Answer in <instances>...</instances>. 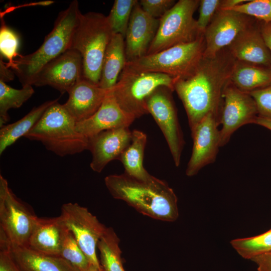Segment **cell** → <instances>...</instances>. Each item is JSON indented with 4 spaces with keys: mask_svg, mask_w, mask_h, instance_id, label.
Here are the masks:
<instances>
[{
    "mask_svg": "<svg viewBox=\"0 0 271 271\" xmlns=\"http://www.w3.org/2000/svg\"><path fill=\"white\" fill-rule=\"evenodd\" d=\"M235 61L227 47L215 56H203L191 72L177 78L174 91L184 106L191 131L209 113H221L223 92Z\"/></svg>",
    "mask_w": 271,
    "mask_h": 271,
    "instance_id": "6da1fadb",
    "label": "cell"
},
{
    "mask_svg": "<svg viewBox=\"0 0 271 271\" xmlns=\"http://www.w3.org/2000/svg\"><path fill=\"white\" fill-rule=\"evenodd\" d=\"M104 182L114 198L124 201L145 215L168 222L175 221L179 217L174 191L166 182L154 176L143 180L124 172L106 176Z\"/></svg>",
    "mask_w": 271,
    "mask_h": 271,
    "instance_id": "7a4b0ae2",
    "label": "cell"
},
{
    "mask_svg": "<svg viewBox=\"0 0 271 271\" xmlns=\"http://www.w3.org/2000/svg\"><path fill=\"white\" fill-rule=\"evenodd\" d=\"M81 13L79 3L74 0L61 11L52 31L34 52L19 56L13 70L22 87L31 85L36 75L46 64L71 48L72 39Z\"/></svg>",
    "mask_w": 271,
    "mask_h": 271,
    "instance_id": "3957f363",
    "label": "cell"
},
{
    "mask_svg": "<svg viewBox=\"0 0 271 271\" xmlns=\"http://www.w3.org/2000/svg\"><path fill=\"white\" fill-rule=\"evenodd\" d=\"M58 100L46 109L25 137L40 142L46 149L60 157L87 150L88 138L76 130V121Z\"/></svg>",
    "mask_w": 271,
    "mask_h": 271,
    "instance_id": "277c9868",
    "label": "cell"
},
{
    "mask_svg": "<svg viewBox=\"0 0 271 271\" xmlns=\"http://www.w3.org/2000/svg\"><path fill=\"white\" fill-rule=\"evenodd\" d=\"M113 35L107 16L96 12L80 15L71 48L82 58L84 79L98 85L105 50Z\"/></svg>",
    "mask_w": 271,
    "mask_h": 271,
    "instance_id": "5b68a950",
    "label": "cell"
},
{
    "mask_svg": "<svg viewBox=\"0 0 271 271\" xmlns=\"http://www.w3.org/2000/svg\"><path fill=\"white\" fill-rule=\"evenodd\" d=\"M176 79L163 73L138 71L125 65L111 91L120 107L137 119L149 113L146 101L150 95L162 86L174 91Z\"/></svg>",
    "mask_w": 271,
    "mask_h": 271,
    "instance_id": "8992f818",
    "label": "cell"
},
{
    "mask_svg": "<svg viewBox=\"0 0 271 271\" xmlns=\"http://www.w3.org/2000/svg\"><path fill=\"white\" fill-rule=\"evenodd\" d=\"M204 34L193 42L177 45L158 53L147 55L126 65L138 71L165 74L175 78L191 72L203 57Z\"/></svg>",
    "mask_w": 271,
    "mask_h": 271,
    "instance_id": "52a82bcc",
    "label": "cell"
},
{
    "mask_svg": "<svg viewBox=\"0 0 271 271\" xmlns=\"http://www.w3.org/2000/svg\"><path fill=\"white\" fill-rule=\"evenodd\" d=\"M199 3V0H179L176 2L160 19L156 35L147 55L193 42L203 35L199 32L197 20L193 17Z\"/></svg>",
    "mask_w": 271,
    "mask_h": 271,
    "instance_id": "ba28073f",
    "label": "cell"
},
{
    "mask_svg": "<svg viewBox=\"0 0 271 271\" xmlns=\"http://www.w3.org/2000/svg\"><path fill=\"white\" fill-rule=\"evenodd\" d=\"M38 217L19 199L0 175V240L27 247Z\"/></svg>",
    "mask_w": 271,
    "mask_h": 271,
    "instance_id": "9c48e42d",
    "label": "cell"
},
{
    "mask_svg": "<svg viewBox=\"0 0 271 271\" xmlns=\"http://www.w3.org/2000/svg\"><path fill=\"white\" fill-rule=\"evenodd\" d=\"M59 217L73 235L89 263L103 269L97 258L96 248L106 227L86 208L76 203L64 204Z\"/></svg>",
    "mask_w": 271,
    "mask_h": 271,
    "instance_id": "30bf717a",
    "label": "cell"
},
{
    "mask_svg": "<svg viewBox=\"0 0 271 271\" xmlns=\"http://www.w3.org/2000/svg\"><path fill=\"white\" fill-rule=\"evenodd\" d=\"M172 91L164 86L157 88L148 98L146 105L149 113L165 138L175 165L178 167L185 142L171 95Z\"/></svg>",
    "mask_w": 271,
    "mask_h": 271,
    "instance_id": "8fae6325",
    "label": "cell"
},
{
    "mask_svg": "<svg viewBox=\"0 0 271 271\" xmlns=\"http://www.w3.org/2000/svg\"><path fill=\"white\" fill-rule=\"evenodd\" d=\"M222 97L220 117V147L229 142L239 128L254 123L258 117L255 102L249 93L239 90L230 80L224 88Z\"/></svg>",
    "mask_w": 271,
    "mask_h": 271,
    "instance_id": "7c38bea8",
    "label": "cell"
},
{
    "mask_svg": "<svg viewBox=\"0 0 271 271\" xmlns=\"http://www.w3.org/2000/svg\"><path fill=\"white\" fill-rule=\"evenodd\" d=\"M83 78L82 56L77 51L70 49L41 69L31 85L50 86L64 94Z\"/></svg>",
    "mask_w": 271,
    "mask_h": 271,
    "instance_id": "4fadbf2b",
    "label": "cell"
},
{
    "mask_svg": "<svg viewBox=\"0 0 271 271\" xmlns=\"http://www.w3.org/2000/svg\"><path fill=\"white\" fill-rule=\"evenodd\" d=\"M220 113H209L191 131L193 145L186 170L187 176L196 175L216 160L220 148Z\"/></svg>",
    "mask_w": 271,
    "mask_h": 271,
    "instance_id": "5bb4252c",
    "label": "cell"
},
{
    "mask_svg": "<svg viewBox=\"0 0 271 271\" xmlns=\"http://www.w3.org/2000/svg\"><path fill=\"white\" fill-rule=\"evenodd\" d=\"M252 18L231 10H218L204 33V57L215 56L228 47L244 30L253 24Z\"/></svg>",
    "mask_w": 271,
    "mask_h": 271,
    "instance_id": "9a60e30c",
    "label": "cell"
},
{
    "mask_svg": "<svg viewBox=\"0 0 271 271\" xmlns=\"http://www.w3.org/2000/svg\"><path fill=\"white\" fill-rule=\"evenodd\" d=\"M160 19L154 18L141 7L134 6L124 41L126 62L140 59L147 54L158 30Z\"/></svg>",
    "mask_w": 271,
    "mask_h": 271,
    "instance_id": "2e32d148",
    "label": "cell"
},
{
    "mask_svg": "<svg viewBox=\"0 0 271 271\" xmlns=\"http://www.w3.org/2000/svg\"><path fill=\"white\" fill-rule=\"evenodd\" d=\"M131 134L129 127H121L104 130L89 138L87 150L92 156L91 169L100 173L110 161L118 160L129 145Z\"/></svg>",
    "mask_w": 271,
    "mask_h": 271,
    "instance_id": "e0dca14e",
    "label": "cell"
},
{
    "mask_svg": "<svg viewBox=\"0 0 271 271\" xmlns=\"http://www.w3.org/2000/svg\"><path fill=\"white\" fill-rule=\"evenodd\" d=\"M135 119L120 107L110 90L97 111L88 119L77 122L76 129L89 138L104 130L129 127Z\"/></svg>",
    "mask_w": 271,
    "mask_h": 271,
    "instance_id": "ac0fdd59",
    "label": "cell"
},
{
    "mask_svg": "<svg viewBox=\"0 0 271 271\" xmlns=\"http://www.w3.org/2000/svg\"><path fill=\"white\" fill-rule=\"evenodd\" d=\"M237 61L271 67V55L259 26L252 24L242 31L228 47Z\"/></svg>",
    "mask_w": 271,
    "mask_h": 271,
    "instance_id": "d6986e66",
    "label": "cell"
},
{
    "mask_svg": "<svg viewBox=\"0 0 271 271\" xmlns=\"http://www.w3.org/2000/svg\"><path fill=\"white\" fill-rule=\"evenodd\" d=\"M108 91L83 78L68 93L63 105L76 123L83 121L97 111Z\"/></svg>",
    "mask_w": 271,
    "mask_h": 271,
    "instance_id": "ffe728a7",
    "label": "cell"
},
{
    "mask_svg": "<svg viewBox=\"0 0 271 271\" xmlns=\"http://www.w3.org/2000/svg\"><path fill=\"white\" fill-rule=\"evenodd\" d=\"M0 247L8 251L21 271H77L59 256L41 253L28 247L12 245L2 240Z\"/></svg>",
    "mask_w": 271,
    "mask_h": 271,
    "instance_id": "44dd1931",
    "label": "cell"
},
{
    "mask_svg": "<svg viewBox=\"0 0 271 271\" xmlns=\"http://www.w3.org/2000/svg\"><path fill=\"white\" fill-rule=\"evenodd\" d=\"M67 230L59 216L39 217L30 235L27 247L41 253L59 256Z\"/></svg>",
    "mask_w": 271,
    "mask_h": 271,
    "instance_id": "7402d4cb",
    "label": "cell"
},
{
    "mask_svg": "<svg viewBox=\"0 0 271 271\" xmlns=\"http://www.w3.org/2000/svg\"><path fill=\"white\" fill-rule=\"evenodd\" d=\"M126 63L124 38L113 34L104 54L98 86L107 90L113 88Z\"/></svg>",
    "mask_w": 271,
    "mask_h": 271,
    "instance_id": "603a6c76",
    "label": "cell"
},
{
    "mask_svg": "<svg viewBox=\"0 0 271 271\" xmlns=\"http://www.w3.org/2000/svg\"><path fill=\"white\" fill-rule=\"evenodd\" d=\"M230 82L239 90L250 92L271 85V67L236 60Z\"/></svg>",
    "mask_w": 271,
    "mask_h": 271,
    "instance_id": "cb8c5ba5",
    "label": "cell"
},
{
    "mask_svg": "<svg viewBox=\"0 0 271 271\" xmlns=\"http://www.w3.org/2000/svg\"><path fill=\"white\" fill-rule=\"evenodd\" d=\"M59 100L47 101L34 107L28 113L19 120L5 125L0 129V155L9 146L22 137L25 136L34 127L46 109Z\"/></svg>",
    "mask_w": 271,
    "mask_h": 271,
    "instance_id": "d4e9b609",
    "label": "cell"
},
{
    "mask_svg": "<svg viewBox=\"0 0 271 271\" xmlns=\"http://www.w3.org/2000/svg\"><path fill=\"white\" fill-rule=\"evenodd\" d=\"M147 142V136L145 133L139 130H133L129 145L118 159L124 167V173L143 180H148L153 177L143 165Z\"/></svg>",
    "mask_w": 271,
    "mask_h": 271,
    "instance_id": "484cf974",
    "label": "cell"
},
{
    "mask_svg": "<svg viewBox=\"0 0 271 271\" xmlns=\"http://www.w3.org/2000/svg\"><path fill=\"white\" fill-rule=\"evenodd\" d=\"M119 239L111 227H106L97 244L103 271H125L121 257Z\"/></svg>",
    "mask_w": 271,
    "mask_h": 271,
    "instance_id": "4316f807",
    "label": "cell"
},
{
    "mask_svg": "<svg viewBox=\"0 0 271 271\" xmlns=\"http://www.w3.org/2000/svg\"><path fill=\"white\" fill-rule=\"evenodd\" d=\"M35 91L32 85L22 88H14L0 80V127L6 125L10 120L8 111L20 107L29 99Z\"/></svg>",
    "mask_w": 271,
    "mask_h": 271,
    "instance_id": "83f0119b",
    "label": "cell"
},
{
    "mask_svg": "<svg viewBox=\"0 0 271 271\" xmlns=\"http://www.w3.org/2000/svg\"><path fill=\"white\" fill-rule=\"evenodd\" d=\"M230 244L241 257L251 259L257 255L271 251V228L258 235L233 239Z\"/></svg>",
    "mask_w": 271,
    "mask_h": 271,
    "instance_id": "f1b7e54d",
    "label": "cell"
},
{
    "mask_svg": "<svg viewBox=\"0 0 271 271\" xmlns=\"http://www.w3.org/2000/svg\"><path fill=\"white\" fill-rule=\"evenodd\" d=\"M137 0H115L107 16L112 32L120 34L125 39L132 10Z\"/></svg>",
    "mask_w": 271,
    "mask_h": 271,
    "instance_id": "f546056e",
    "label": "cell"
},
{
    "mask_svg": "<svg viewBox=\"0 0 271 271\" xmlns=\"http://www.w3.org/2000/svg\"><path fill=\"white\" fill-rule=\"evenodd\" d=\"M59 257L69 262L77 271H86L90 263L72 233L67 230Z\"/></svg>",
    "mask_w": 271,
    "mask_h": 271,
    "instance_id": "4dcf8cb0",
    "label": "cell"
},
{
    "mask_svg": "<svg viewBox=\"0 0 271 271\" xmlns=\"http://www.w3.org/2000/svg\"><path fill=\"white\" fill-rule=\"evenodd\" d=\"M19 44L18 35L2 20L0 29L1 56L8 59V62L5 64L8 68L12 70L15 67L14 61L19 56L18 53Z\"/></svg>",
    "mask_w": 271,
    "mask_h": 271,
    "instance_id": "1f68e13d",
    "label": "cell"
},
{
    "mask_svg": "<svg viewBox=\"0 0 271 271\" xmlns=\"http://www.w3.org/2000/svg\"><path fill=\"white\" fill-rule=\"evenodd\" d=\"M261 22L271 23V0L248 1L232 9Z\"/></svg>",
    "mask_w": 271,
    "mask_h": 271,
    "instance_id": "d6a6232c",
    "label": "cell"
},
{
    "mask_svg": "<svg viewBox=\"0 0 271 271\" xmlns=\"http://www.w3.org/2000/svg\"><path fill=\"white\" fill-rule=\"evenodd\" d=\"M222 0H201L199 3V17L197 20L198 30L204 33L217 12L220 10Z\"/></svg>",
    "mask_w": 271,
    "mask_h": 271,
    "instance_id": "836d02e7",
    "label": "cell"
},
{
    "mask_svg": "<svg viewBox=\"0 0 271 271\" xmlns=\"http://www.w3.org/2000/svg\"><path fill=\"white\" fill-rule=\"evenodd\" d=\"M249 94L255 102L258 116L271 119V85Z\"/></svg>",
    "mask_w": 271,
    "mask_h": 271,
    "instance_id": "e575fe53",
    "label": "cell"
},
{
    "mask_svg": "<svg viewBox=\"0 0 271 271\" xmlns=\"http://www.w3.org/2000/svg\"><path fill=\"white\" fill-rule=\"evenodd\" d=\"M176 3L174 0H141L139 2L143 10L156 19H160Z\"/></svg>",
    "mask_w": 271,
    "mask_h": 271,
    "instance_id": "d590c367",
    "label": "cell"
},
{
    "mask_svg": "<svg viewBox=\"0 0 271 271\" xmlns=\"http://www.w3.org/2000/svg\"><path fill=\"white\" fill-rule=\"evenodd\" d=\"M0 271H21L10 256L8 251L0 247Z\"/></svg>",
    "mask_w": 271,
    "mask_h": 271,
    "instance_id": "8d00e7d4",
    "label": "cell"
},
{
    "mask_svg": "<svg viewBox=\"0 0 271 271\" xmlns=\"http://www.w3.org/2000/svg\"><path fill=\"white\" fill-rule=\"evenodd\" d=\"M250 260L257 265L258 271H271V251L257 255Z\"/></svg>",
    "mask_w": 271,
    "mask_h": 271,
    "instance_id": "74e56055",
    "label": "cell"
},
{
    "mask_svg": "<svg viewBox=\"0 0 271 271\" xmlns=\"http://www.w3.org/2000/svg\"><path fill=\"white\" fill-rule=\"evenodd\" d=\"M259 28L263 39L271 55V23L261 22L259 25Z\"/></svg>",
    "mask_w": 271,
    "mask_h": 271,
    "instance_id": "f35d334b",
    "label": "cell"
},
{
    "mask_svg": "<svg viewBox=\"0 0 271 271\" xmlns=\"http://www.w3.org/2000/svg\"><path fill=\"white\" fill-rule=\"evenodd\" d=\"M10 68H8L5 63L2 61L1 58L0 70H1V78L0 80L6 82L13 79L14 73L10 70Z\"/></svg>",
    "mask_w": 271,
    "mask_h": 271,
    "instance_id": "ab89813d",
    "label": "cell"
},
{
    "mask_svg": "<svg viewBox=\"0 0 271 271\" xmlns=\"http://www.w3.org/2000/svg\"><path fill=\"white\" fill-rule=\"evenodd\" d=\"M249 0H222L220 9L229 10L248 2Z\"/></svg>",
    "mask_w": 271,
    "mask_h": 271,
    "instance_id": "60d3db41",
    "label": "cell"
},
{
    "mask_svg": "<svg viewBox=\"0 0 271 271\" xmlns=\"http://www.w3.org/2000/svg\"><path fill=\"white\" fill-rule=\"evenodd\" d=\"M254 124L263 126L271 130V119L258 116L255 121Z\"/></svg>",
    "mask_w": 271,
    "mask_h": 271,
    "instance_id": "b9f144b4",
    "label": "cell"
},
{
    "mask_svg": "<svg viewBox=\"0 0 271 271\" xmlns=\"http://www.w3.org/2000/svg\"><path fill=\"white\" fill-rule=\"evenodd\" d=\"M86 271H103V270L100 269L95 265L90 263Z\"/></svg>",
    "mask_w": 271,
    "mask_h": 271,
    "instance_id": "7bdbcfd3",
    "label": "cell"
}]
</instances>
